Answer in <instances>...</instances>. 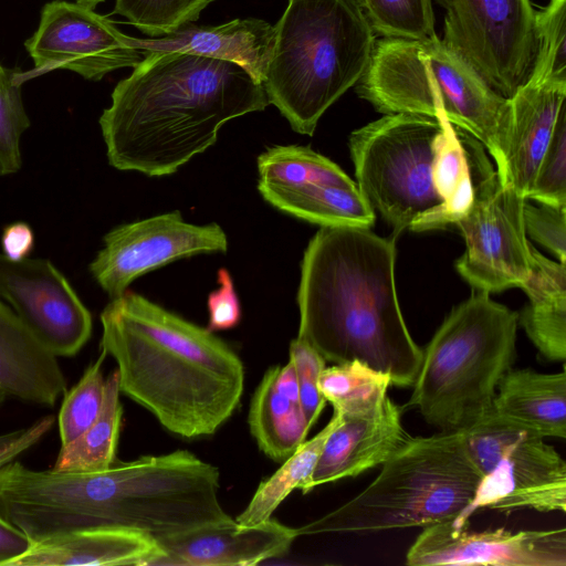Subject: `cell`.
Returning a JSON list of instances; mask_svg holds the SVG:
<instances>
[{
  "label": "cell",
  "mask_w": 566,
  "mask_h": 566,
  "mask_svg": "<svg viewBox=\"0 0 566 566\" xmlns=\"http://www.w3.org/2000/svg\"><path fill=\"white\" fill-rule=\"evenodd\" d=\"M269 104L237 63L155 51L117 83L98 123L111 166L159 177L210 148L227 122Z\"/></svg>",
  "instance_id": "obj_1"
},
{
  "label": "cell",
  "mask_w": 566,
  "mask_h": 566,
  "mask_svg": "<svg viewBox=\"0 0 566 566\" xmlns=\"http://www.w3.org/2000/svg\"><path fill=\"white\" fill-rule=\"evenodd\" d=\"M395 242L369 228L321 227L301 263L297 336L326 361L358 359L411 387L423 349L400 310Z\"/></svg>",
  "instance_id": "obj_2"
},
{
  "label": "cell",
  "mask_w": 566,
  "mask_h": 566,
  "mask_svg": "<svg viewBox=\"0 0 566 566\" xmlns=\"http://www.w3.org/2000/svg\"><path fill=\"white\" fill-rule=\"evenodd\" d=\"M99 318L101 349L116 361L120 392L169 432L210 436L237 410L244 367L212 332L129 290Z\"/></svg>",
  "instance_id": "obj_3"
},
{
  "label": "cell",
  "mask_w": 566,
  "mask_h": 566,
  "mask_svg": "<svg viewBox=\"0 0 566 566\" xmlns=\"http://www.w3.org/2000/svg\"><path fill=\"white\" fill-rule=\"evenodd\" d=\"M274 29L262 84L292 129L312 136L323 114L366 72L375 32L358 0H289Z\"/></svg>",
  "instance_id": "obj_4"
},
{
  "label": "cell",
  "mask_w": 566,
  "mask_h": 566,
  "mask_svg": "<svg viewBox=\"0 0 566 566\" xmlns=\"http://www.w3.org/2000/svg\"><path fill=\"white\" fill-rule=\"evenodd\" d=\"M481 479L465 431L409 436L361 492L297 532L365 534L452 521L470 504Z\"/></svg>",
  "instance_id": "obj_5"
},
{
  "label": "cell",
  "mask_w": 566,
  "mask_h": 566,
  "mask_svg": "<svg viewBox=\"0 0 566 566\" xmlns=\"http://www.w3.org/2000/svg\"><path fill=\"white\" fill-rule=\"evenodd\" d=\"M518 314L476 291L455 306L423 349L407 407L439 431L484 421L516 357Z\"/></svg>",
  "instance_id": "obj_6"
},
{
  "label": "cell",
  "mask_w": 566,
  "mask_h": 566,
  "mask_svg": "<svg viewBox=\"0 0 566 566\" xmlns=\"http://www.w3.org/2000/svg\"><path fill=\"white\" fill-rule=\"evenodd\" d=\"M357 93L385 115L447 119L497 159L507 98L437 34L423 40L376 41Z\"/></svg>",
  "instance_id": "obj_7"
},
{
  "label": "cell",
  "mask_w": 566,
  "mask_h": 566,
  "mask_svg": "<svg viewBox=\"0 0 566 566\" xmlns=\"http://www.w3.org/2000/svg\"><path fill=\"white\" fill-rule=\"evenodd\" d=\"M441 122L416 114H386L349 137L357 188L396 238L441 205L432 180Z\"/></svg>",
  "instance_id": "obj_8"
},
{
  "label": "cell",
  "mask_w": 566,
  "mask_h": 566,
  "mask_svg": "<svg viewBox=\"0 0 566 566\" xmlns=\"http://www.w3.org/2000/svg\"><path fill=\"white\" fill-rule=\"evenodd\" d=\"M457 132L467 151L474 192L469 210L453 226L465 241L457 271L475 291L490 294L520 287L532 263V244L523 222L526 199L500 182L478 139Z\"/></svg>",
  "instance_id": "obj_9"
},
{
  "label": "cell",
  "mask_w": 566,
  "mask_h": 566,
  "mask_svg": "<svg viewBox=\"0 0 566 566\" xmlns=\"http://www.w3.org/2000/svg\"><path fill=\"white\" fill-rule=\"evenodd\" d=\"M482 473L474 497L451 525L463 527L481 509L566 512V462L544 438L485 419L465 431Z\"/></svg>",
  "instance_id": "obj_10"
},
{
  "label": "cell",
  "mask_w": 566,
  "mask_h": 566,
  "mask_svg": "<svg viewBox=\"0 0 566 566\" xmlns=\"http://www.w3.org/2000/svg\"><path fill=\"white\" fill-rule=\"evenodd\" d=\"M442 41L500 95L509 98L527 78L537 52L531 0H438Z\"/></svg>",
  "instance_id": "obj_11"
},
{
  "label": "cell",
  "mask_w": 566,
  "mask_h": 566,
  "mask_svg": "<svg viewBox=\"0 0 566 566\" xmlns=\"http://www.w3.org/2000/svg\"><path fill=\"white\" fill-rule=\"evenodd\" d=\"M129 36L81 3L49 2L41 11L36 31L25 42L34 69L15 73V82L22 85L59 69L99 81L115 70L135 67L143 60V52L130 44Z\"/></svg>",
  "instance_id": "obj_12"
},
{
  "label": "cell",
  "mask_w": 566,
  "mask_h": 566,
  "mask_svg": "<svg viewBox=\"0 0 566 566\" xmlns=\"http://www.w3.org/2000/svg\"><path fill=\"white\" fill-rule=\"evenodd\" d=\"M103 240L88 270L111 300L140 275L178 259L228 250V237L219 224L189 223L179 211L120 224Z\"/></svg>",
  "instance_id": "obj_13"
},
{
  "label": "cell",
  "mask_w": 566,
  "mask_h": 566,
  "mask_svg": "<svg viewBox=\"0 0 566 566\" xmlns=\"http://www.w3.org/2000/svg\"><path fill=\"white\" fill-rule=\"evenodd\" d=\"M0 296L56 357L75 356L91 338L90 311L49 260L0 253Z\"/></svg>",
  "instance_id": "obj_14"
},
{
  "label": "cell",
  "mask_w": 566,
  "mask_h": 566,
  "mask_svg": "<svg viewBox=\"0 0 566 566\" xmlns=\"http://www.w3.org/2000/svg\"><path fill=\"white\" fill-rule=\"evenodd\" d=\"M409 566H566V528L472 531L450 521L429 525L406 554Z\"/></svg>",
  "instance_id": "obj_15"
},
{
  "label": "cell",
  "mask_w": 566,
  "mask_h": 566,
  "mask_svg": "<svg viewBox=\"0 0 566 566\" xmlns=\"http://www.w3.org/2000/svg\"><path fill=\"white\" fill-rule=\"evenodd\" d=\"M564 104L566 80L534 75L507 98L496 174L525 199Z\"/></svg>",
  "instance_id": "obj_16"
},
{
  "label": "cell",
  "mask_w": 566,
  "mask_h": 566,
  "mask_svg": "<svg viewBox=\"0 0 566 566\" xmlns=\"http://www.w3.org/2000/svg\"><path fill=\"white\" fill-rule=\"evenodd\" d=\"M298 536L272 517L250 526L234 520L159 541L165 557L157 566H252L285 555Z\"/></svg>",
  "instance_id": "obj_17"
},
{
  "label": "cell",
  "mask_w": 566,
  "mask_h": 566,
  "mask_svg": "<svg viewBox=\"0 0 566 566\" xmlns=\"http://www.w3.org/2000/svg\"><path fill=\"white\" fill-rule=\"evenodd\" d=\"M401 417V407L389 396L373 413L342 417L328 436L302 493L306 494L326 483L355 478L381 465L410 436L403 429Z\"/></svg>",
  "instance_id": "obj_18"
},
{
  "label": "cell",
  "mask_w": 566,
  "mask_h": 566,
  "mask_svg": "<svg viewBox=\"0 0 566 566\" xmlns=\"http://www.w3.org/2000/svg\"><path fill=\"white\" fill-rule=\"evenodd\" d=\"M165 551L151 535L128 527H93L36 543L7 566H157Z\"/></svg>",
  "instance_id": "obj_19"
},
{
  "label": "cell",
  "mask_w": 566,
  "mask_h": 566,
  "mask_svg": "<svg viewBox=\"0 0 566 566\" xmlns=\"http://www.w3.org/2000/svg\"><path fill=\"white\" fill-rule=\"evenodd\" d=\"M129 41L143 53L177 51L230 61L262 83L273 53L275 29L264 20L249 18L220 25L186 24L166 36H129Z\"/></svg>",
  "instance_id": "obj_20"
},
{
  "label": "cell",
  "mask_w": 566,
  "mask_h": 566,
  "mask_svg": "<svg viewBox=\"0 0 566 566\" xmlns=\"http://www.w3.org/2000/svg\"><path fill=\"white\" fill-rule=\"evenodd\" d=\"M66 390L57 357L0 298V391L52 408Z\"/></svg>",
  "instance_id": "obj_21"
},
{
  "label": "cell",
  "mask_w": 566,
  "mask_h": 566,
  "mask_svg": "<svg viewBox=\"0 0 566 566\" xmlns=\"http://www.w3.org/2000/svg\"><path fill=\"white\" fill-rule=\"evenodd\" d=\"M488 418L544 439H565V369L544 374L511 368L497 385Z\"/></svg>",
  "instance_id": "obj_22"
},
{
  "label": "cell",
  "mask_w": 566,
  "mask_h": 566,
  "mask_svg": "<svg viewBox=\"0 0 566 566\" xmlns=\"http://www.w3.org/2000/svg\"><path fill=\"white\" fill-rule=\"evenodd\" d=\"M528 277L520 286L528 296L518 321L541 356L566 359V266L542 255L532 245Z\"/></svg>",
  "instance_id": "obj_23"
},
{
  "label": "cell",
  "mask_w": 566,
  "mask_h": 566,
  "mask_svg": "<svg viewBox=\"0 0 566 566\" xmlns=\"http://www.w3.org/2000/svg\"><path fill=\"white\" fill-rule=\"evenodd\" d=\"M258 189L276 209L321 227L369 228L375 222V211L357 186L258 184Z\"/></svg>",
  "instance_id": "obj_24"
},
{
  "label": "cell",
  "mask_w": 566,
  "mask_h": 566,
  "mask_svg": "<svg viewBox=\"0 0 566 566\" xmlns=\"http://www.w3.org/2000/svg\"><path fill=\"white\" fill-rule=\"evenodd\" d=\"M441 130L434 142L433 185L441 205L417 218L410 226L416 232L454 226L473 201V182L467 151L457 128L441 119Z\"/></svg>",
  "instance_id": "obj_25"
},
{
  "label": "cell",
  "mask_w": 566,
  "mask_h": 566,
  "mask_svg": "<svg viewBox=\"0 0 566 566\" xmlns=\"http://www.w3.org/2000/svg\"><path fill=\"white\" fill-rule=\"evenodd\" d=\"M277 366L263 376L250 405L249 427L259 448L277 461L292 454L306 439L311 426L301 405L275 387Z\"/></svg>",
  "instance_id": "obj_26"
},
{
  "label": "cell",
  "mask_w": 566,
  "mask_h": 566,
  "mask_svg": "<svg viewBox=\"0 0 566 566\" xmlns=\"http://www.w3.org/2000/svg\"><path fill=\"white\" fill-rule=\"evenodd\" d=\"M119 394L118 374L115 369L105 379L104 400L98 417L77 438L61 446L52 471L101 472L116 461L123 417Z\"/></svg>",
  "instance_id": "obj_27"
},
{
  "label": "cell",
  "mask_w": 566,
  "mask_h": 566,
  "mask_svg": "<svg viewBox=\"0 0 566 566\" xmlns=\"http://www.w3.org/2000/svg\"><path fill=\"white\" fill-rule=\"evenodd\" d=\"M338 413L312 439L305 440L270 478L262 481L247 507L237 516L240 525L259 524L270 517L295 489L301 491L311 479L324 444L340 421Z\"/></svg>",
  "instance_id": "obj_28"
},
{
  "label": "cell",
  "mask_w": 566,
  "mask_h": 566,
  "mask_svg": "<svg viewBox=\"0 0 566 566\" xmlns=\"http://www.w3.org/2000/svg\"><path fill=\"white\" fill-rule=\"evenodd\" d=\"M390 376L354 359L325 367L318 388L334 412L357 417L375 412L388 396Z\"/></svg>",
  "instance_id": "obj_29"
},
{
  "label": "cell",
  "mask_w": 566,
  "mask_h": 566,
  "mask_svg": "<svg viewBox=\"0 0 566 566\" xmlns=\"http://www.w3.org/2000/svg\"><path fill=\"white\" fill-rule=\"evenodd\" d=\"M259 182L273 186H357L334 161L308 147L268 148L258 157Z\"/></svg>",
  "instance_id": "obj_30"
},
{
  "label": "cell",
  "mask_w": 566,
  "mask_h": 566,
  "mask_svg": "<svg viewBox=\"0 0 566 566\" xmlns=\"http://www.w3.org/2000/svg\"><path fill=\"white\" fill-rule=\"evenodd\" d=\"M373 31L384 38L423 40L436 34L432 0H358Z\"/></svg>",
  "instance_id": "obj_31"
},
{
  "label": "cell",
  "mask_w": 566,
  "mask_h": 566,
  "mask_svg": "<svg viewBox=\"0 0 566 566\" xmlns=\"http://www.w3.org/2000/svg\"><path fill=\"white\" fill-rule=\"evenodd\" d=\"M106 356L101 349L98 358L87 366L77 384L65 391L57 416L61 446L77 438L98 417L105 392L102 366Z\"/></svg>",
  "instance_id": "obj_32"
},
{
  "label": "cell",
  "mask_w": 566,
  "mask_h": 566,
  "mask_svg": "<svg viewBox=\"0 0 566 566\" xmlns=\"http://www.w3.org/2000/svg\"><path fill=\"white\" fill-rule=\"evenodd\" d=\"M216 0H116L114 13L150 36L168 35L199 19Z\"/></svg>",
  "instance_id": "obj_33"
},
{
  "label": "cell",
  "mask_w": 566,
  "mask_h": 566,
  "mask_svg": "<svg viewBox=\"0 0 566 566\" xmlns=\"http://www.w3.org/2000/svg\"><path fill=\"white\" fill-rule=\"evenodd\" d=\"M536 32L538 45L530 75L566 80V0H549L536 11Z\"/></svg>",
  "instance_id": "obj_34"
},
{
  "label": "cell",
  "mask_w": 566,
  "mask_h": 566,
  "mask_svg": "<svg viewBox=\"0 0 566 566\" xmlns=\"http://www.w3.org/2000/svg\"><path fill=\"white\" fill-rule=\"evenodd\" d=\"M566 206V104L558 113L526 200Z\"/></svg>",
  "instance_id": "obj_35"
},
{
  "label": "cell",
  "mask_w": 566,
  "mask_h": 566,
  "mask_svg": "<svg viewBox=\"0 0 566 566\" xmlns=\"http://www.w3.org/2000/svg\"><path fill=\"white\" fill-rule=\"evenodd\" d=\"M15 72L0 75V175L18 172L22 165L20 140L30 120L21 97Z\"/></svg>",
  "instance_id": "obj_36"
},
{
  "label": "cell",
  "mask_w": 566,
  "mask_h": 566,
  "mask_svg": "<svg viewBox=\"0 0 566 566\" xmlns=\"http://www.w3.org/2000/svg\"><path fill=\"white\" fill-rule=\"evenodd\" d=\"M289 353V359L293 363L297 376L301 407L310 426L313 427L326 405L318 388V379L326 367V360L298 336L291 342Z\"/></svg>",
  "instance_id": "obj_37"
},
{
  "label": "cell",
  "mask_w": 566,
  "mask_h": 566,
  "mask_svg": "<svg viewBox=\"0 0 566 566\" xmlns=\"http://www.w3.org/2000/svg\"><path fill=\"white\" fill-rule=\"evenodd\" d=\"M523 222L526 234L566 263V206H534L525 200Z\"/></svg>",
  "instance_id": "obj_38"
},
{
  "label": "cell",
  "mask_w": 566,
  "mask_h": 566,
  "mask_svg": "<svg viewBox=\"0 0 566 566\" xmlns=\"http://www.w3.org/2000/svg\"><path fill=\"white\" fill-rule=\"evenodd\" d=\"M219 287L207 300L209 322L207 329L219 332L233 328L240 323L241 306L231 274L224 268L217 273Z\"/></svg>",
  "instance_id": "obj_39"
},
{
  "label": "cell",
  "mask_w": 566,
  "mask_h": 566,
  "mask_svg": "<svg viewBox=\"0 0 566 566\" xmlns=\"http://www.w3.org/2000/svg\"><path fill=\"white\" fill-rule=\"evenodd\" d=\"M2 254L12 261L27 259L34 247V234L30 226L18 221L4 227L1 235Z\"/></svg>",
  "instance_id": "obj_40"
},
{
  "label": "cell",
  "mask_w": 566,
  "mask_h": 566,
  "mask_svg": "<svg viewBox=\"0 0 566 566\" xmlns=\"http://www.w3.org/2000/svg\"><path fill=\"white\" fill-rule=\"evenodd\" d=\"M54 422V416L48 415L24 428L23 433L13 443L0 451V468L36 444L51 430Z\"/></svg>",
  "instance_id": "obj_41"
},
{
  "label": "cell",
  "mask_w": 566,
  "mask_h": 566,
  "mask_svg": "<svg viewBox=\"0 0 566 566\" xmlns=\"http://www.w3.org/2000/svg\"><path fill=\"white\" fill-rule=\"evenodd\" d=\"M31 545L29 537L0 514V566H7L9 562L27 552Z\"/></svg>",
  "instance_id": "obj_42"
},
{
  "label": "cell",
  "mask_w": 566,
  "mask_h": 566,
  "mask_svg": "<svg viewBox=\"0 0 566 566\" xmlns=\"http://www.w3.org/2000/svg\"><path fill=\"white\" fill-rule=\"evenodd\" d=\"M275 387L284 397L301 405L297 376L294 365L290 359L286 365L277 366Z\"/></svg>",
  "instance_id": "obj_43"
},
{
  "label": "cell",
  "mask_w": 566,
  "mask_h": 566,
  "mask_svg": "<svg viewBox=\"0 0 566 566\" xmlns=\"http://www.w3.org/2000/svg\"><path fill=\"white\" fill-rule=\"evenodd\" d=\"M6 398L7 396L0 391V406L3 403ZM23 431L24 428L4 434H0V451L9 447L11 443H13L23 433Z\"/></svg>",
  "instance_id": "obj_44"
},
{
  "label": "cell",
  "mask_w": 566,
  "mask_h": 566,
  "mask_svg": "<svg viewBox=\"0 0 566 566\" xmlns=\"http://www.w3.org/2000/svg\"><path fill=\"white\" fill-rule=\"evenodd\" d=\"M75 1L85 7L94 9L98 3L103 2L104 0H75Z\"/></svg>",
  "instance_id": "obj_45"
},
{
  "label": "cell",
  "mask_w": 566,
  "mask_h": 566,
  "mask_svg": "<svg viewBox=\"0 0 566 566\" xmlns=\"http://www.w3.org/2000/svg\"><path fill=\"white\" fill-rule=\"evenodd\" d=\"M8 70L0 64V75L4 74Z\"/></svg>",
  "instance_id": "obj_46"
}]
</instances>
